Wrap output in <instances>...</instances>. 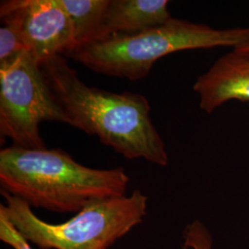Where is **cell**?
Returning <instances> with one entry per match:
<instances>
[{"label":"cell","instance_id":"6da1fadb","mask_svg":"<svg viewBox=\"0 0 249 249\" xmlns=\"http://www.w3.org/2000/svg\"><path fill=\"white\" fill-rule=\"evenodd\" d=\"M40 65L54 97L71 118L72 126L97 136L126 159L142 158L162 167L168 165L165 143L152 123L151 106L144 95L88 86L63 55Z\"/></svg>","mask_w":249,"mask_h":249},{"label":"cell","instance_id":"7a4b0ae2","mask_svg":"<svg viewBox=\"0 0 249 249\" xmlns=\"http://www.w3.org/2000/svg\"><path fill=\"white\" fill-rule=\"evenodd\" d=\"M129 181L123 167L89 168L60 149L11 145L0 151L1 190L32 208L78 213L94 202L125 196Z\"/></svg>","mask_w":249,"mask_h":249},{"label":"cell","instance_id":"3957f363","mask_svg":"<svg viewBox=\"0 0 249 249\" xmlns=\"http://www.w3.org/2000/svg\"><path fill=\"white\" fill-rule=\"evenodd\" d=\"M249 37V28L218 30L172 18L143 32L110 36L80 48L70 56L91 71L135 81L146 78L154 63L170 53L218 46L236 48Z\"/></svg>","mask_w":249,"mask_h":249},{"label":"cell","instance_id":"277c9868","mask_svg":"<svg viewBox=\"0 0 249 249\" xmlns=\"http://www.w3.org/2000/svg\"><path fill=\"white\" fill-rule=\"evenodd\" d=\"M5 198L0 211L20 235L40 249H108L142 223L148 197L140 189L87 206L63 223H46L17 196L0 190Z\"/></svg>","mask_w":249,"mask_h":249},{"label":"cell","instance_id":"5b68a950","mask_svg":"<svg viewBox=\"0 0 249 249\" xmlns=\"http://www.w3.org/2000/svg\"><path fill=\"white\" fill-rule=\"evenodd\" d=\"M73 125L54 97L41 65L28 51L0 64V133L15 146L46 149L39 125L44 122Z\"/></svg>","mask_w":249,"mask_h":249},{"label":"cell","instance_id":"8992f818","mask_svg":"<svg viewBox=\"0 0 249 249\" xmlns=\"http://www.w3.org/2000/svg\"><path fill=\"white\" fill-rule=\"evenodd\" d=\"M8 17L19 27L27 49L39 64L75 50L71 19L58 0L2 1L0 18Z\"/></svg>","mask_w":249,"mask_h":249},{"label":"cell","instance_id":"52a82bcc","mask_svg":"<svg viewBox=\"0 0 249 249\" xmlns=\"http://www.w3.org/2000/svg\"><path fill=\"white\" fill-rule=\"evenodd\" d=\"M193 89L207 114L231 100L249 102V52L233 49L224 54L197 78Z\"/></svg>","mask_w":249,"mask_h":249},{"label":"cell","instance_id":"ba28073f","mask_svg":"<svg viewBox=\"0 0 249 249\" xmlns=\"http://www.w3.org/2000/svg\"><path fill=\"white\" fill-rule=\"evenodd\" d=\"M168 5L167 0H108L102 40L115 35L140 33L167 22L172 18Z\"/></svg>","mask_w":249,"mask_h":249},{"label":"cell","instance_id":"9c48e42d","mask_svg":"<svg viewBox=\"0 0 249 249\" xmlns=\"http://www.w3.org/2000/svg\"><path fill=\"white\" fill-rule=\"evenodd\" d=\"M58 1L71 19L75 38L74 52L102 40L103 19L108 0Z\"/></svg>","mask_w":249,"mask_h":249},{"label":"cell","instance_id":"30bf717a","mask_svg":"<svg viewBox=\"0 0 249 249\" xmlns=\"http://www.w3.org/2000/svg\"><path fill=\"white\" fill-rule=\"evenodd\" d=\"M1 21L0 64L10 60L18 53L28 51L24 38L18 24L8 17H1Z\"/></svg>","mask_w":249,"mask_h":249},{"label":"cell","instance_id":"8fae6325","mask_svg":"<svg viewBox=\"0 0 249 249\" xmlns=\"http://www.w3.org/2000/svg\"><path fill=\"white\" fill-rule=\"evenodd\" d=\"M183 245L189 249H213V241L208 228L199 220L187 224L183 231Z\"/></svg>","mask_w":249,"mask_h":249},{"label":"cell","instance_id":"7c38bea8","mask_svg":"<svg viewBox=\"0 0 249 249\" xmlns=\"http://www.w3.org/2000/svg\"><path fill=\"white\" fill-rule=\"evenodd\" d=\"M0 240L13 249H34L15 229L2 211H0Z\"/></svg>","mask_w":249,"mask_h":249},{"label":"cell","instance_id":"4fadbf2b","mask_svg":"<svg viewBox=\"0 0 249 249\" xmlns=\"http://www.w3.org/2000/svg\"><path fill=\"white\" fill-rule=\"evenodd\" d=\"M234 50H238V51H242V52H249V39L247 40V42L244 45L234 48Z\"/></svg>","mask_w":249,"mask_h":249},{"label":"cell","instance_id":"5bb4252c","mask_svg":"<svg viewBox=\"0 0 249 249\" xmlns=\"http://www.w3.org/2000/svg\"><path fill=\"white\" fill-rule=\"evenodd\" d=\"M188 249V248H187V247H186V246H184V245H183V246H182V247H181V248H180V249Z\"/></svg>","mask_w":249,"mask_h":249}]
</instances>
